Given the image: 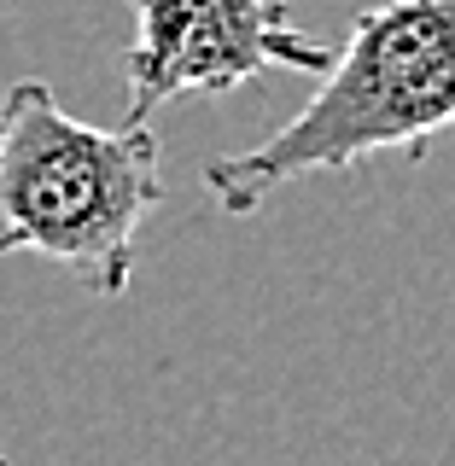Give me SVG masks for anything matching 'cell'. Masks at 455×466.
<instances>
[{
	"instance_id": "cell-1",
	"label": "cell",
	"mask_w": 455,
	"mask_h": 466,
	"mask_svg": "<svg viewBox=\"0 0 455 466\" xmlns=\"http://www.w3.org/2000/svg\"><path fill=\"white\" fill-rule=\"evenodd\" d=\"M455 116V0H374L327 58L321 94L263 146L204 164L222 216H257L304 175H345L374 152L427 157Z\"/></svg>"
},
{
	"instance_id": "cell-2",
	"label": "cell",
	"mask_w": 455,
	"mask_h": 466,
	"mask_svg": "<svg viewBox=\"0 0 455 466\" xmlns=\"http://www.w3.org/2000/svg\"><path fill=\"white\" fill-rule=\"evenodd\" d=\"M158 204L164 169L152 123H77L41 76L0 94V257L36 251L94 298H117Z\"/></svg>"
},
{
	"instance_id": "cell-3",
	"label": "cell",
	"mask_w": 455,
	"mask_h": 466,
	"mask_svg": "<svg viewBox=\"0 0 455 466\" xmlns=\"http://www.w3.org/2000/svg\"><path fill=\"white\" fill-rule=\"evenodd\" d=\"M129 111L123 123H152V111L181 99H216L263 70H327L333 47L292 24L286 0H129Z\"/></svg>"
},
{
	"instance_id": "cell-4",
	"label": "cell",
	"mask_w": 455,
	"mask_h": 466,
	"mask_svg": "<svg viewBox=\"0 0 455 466\" xmlns=\"http://www.w3.org/2000/svg\"><path fill=\"white\" fill-rule=\"evenodd\" d=\"M0 466H6V455H0Z\"/></svg>"
}]
</instances>
